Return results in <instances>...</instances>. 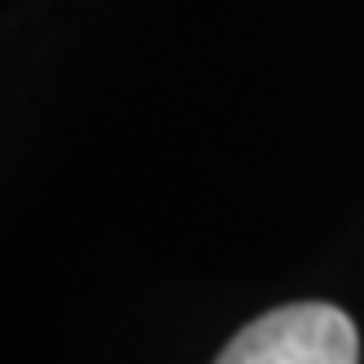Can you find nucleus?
I'll list each match as a JSON object with an SVG mask.
<instances>
[{"label": "nucleus", "mask_w": 364, "mask_h": 364, "mask_svg": "<svg viewBox=\"0 0 364 364\" xmlns=\"http://www.w3.org/2000/svg\"><path fill=\"white\" fill-rule=\"evenodd\" d=\"M215 364H360V333L333 303H290L250 321Z\"/></svg>", "instance_id": "obj_1"}]
</instances>
